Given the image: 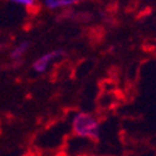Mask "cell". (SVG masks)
<instances>
[{
	"label": "cell",
	"mask_w": 156,
	"mask_h": 156,
	"mask_svg": "<svg viewBox=\"0 0 156 156\" xmlns=\"http://www.w3.org/2000/svg\"><path fill=\"white\" fill-rule=\"evenodd\" d=\"M12 3H16V4H20V5H24V6H34L35 3H36V0H11Z\"/></svg>",
	"instance_id": "5"
},
{
	"label": "cell",
	"mask_w": 156,
	"mask_h": 156,
	"mask_svg": "<svg viewBox=\"0 0 156 156\" xmlns=\"http://www.w3.org/2000/svg\"><path fill=\"white\" fill-rule=\"evenodd\" d=\"M29 46H30V42H27V41H24V42H21L20 45H19L17 47H15V50L11 52V57L12 58H20V57H23V55L27 51V48H29Z\"/></svg>",
	"instance_id": "4"
},
{
	"label": "cell",
	"mask_w": 156,
	"mask_h": 156,
	"mask_svg": "<svg viewBox=\"0 0 156 156\" xmlns=\"http://www.w3.org/2000/svg\"><path fill=\"white\" fill-rule=\"evenodd\" d=\"M82 0H45V5L48 9H57V8H66L78 4Z\"/></svg>",
	"instance_id": "3"
},
{
	"label": "cell",
	"mask_w": 156,
	"mask_h": 156,
	"mask_svg": "<svg viewBox=\"0 0 156 156\" xmlns=\"http://www.w3.org/2000/svg\"><path fill=\"white\" fill-rule=\"evenodd\" d=\"M73 131L78 136L89 138L94 141L99 139V125L92 115L87 113H80L73 119Z\"/></svg>",
	"instance_id": "1"
},
{
	"label": "cell",
	"mask_w": 156,
	"mask_h": 156,
	"mask_svg": "<svg viewBox=\"0 0 156 156\" xmlns=\"http://www.w3.org/2000/svg\"><path fill=\"white\" fill-rule=\"evenodd\" d=\"M65 55V51H62V50H57V51H52V52H48V53H45V55H42L38 60H36L35 62H34V69L36 71V72H45L46 69H47V67H48V65L53 61V60H56V58H58V57H61V56H63Z\"/></svg>",
	"instance_id": "2"
}]
</instances>
